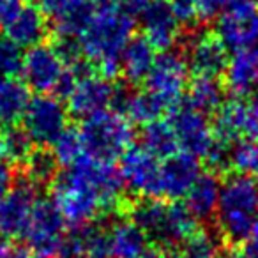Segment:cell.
<instances>
[{"instance_id":"6da1fadb","label":"cell","mask_w":258,"mask_h":258,"mask_svg":"<svg viewBox=\"0 0 258 258\" xmlns=\"http://www.w3.org/2000/svg\"><path fill=\"white\" fill-rule=\"evenodd\" d=\"M135 20L118 9L110 13H96L89 29L82 34L83 55L96 64V69L106 80L122 71V51L133 39Z\"/></svg>"},{"instance_id":"7a4b0ae2","label":"cell","mask_w":258,"mask_h":258,"mask_svg":"<svg viewBox=\"0 0 258 258\" xmlns=\"http://www.w3.org/2000/svg\"><path fill=\"white\" fill-rule=\"evenodd\" d=\"M221 237L233 247L242 246L258 223V179L233 173L223 182L216 212Z\"/></svg>"},{"instance_id":"3957f363","label":"cell","mask_w":258,"mask_h":258,"mask_svg":"<svg viewBox=\"0 0 258 258\" xmlns=\"http://www.w3.org/2000/svg\"><path fill=\"white\" fill-rule=\"evenodd\" d=\"M51 198L64 214L66 221L76 226H85L104 211L99 191L87 173L82 159L60 172L51 182Z\"/></svg>"},{"instance_id":"277c9868","label":"cell","mask_w":258,"mask_h":258,"mask_svg":"<svg viewBox=\"0 0 258 258\" xmlns=\"http://www.w3.org/2000/svg\"><path fill=\"white\" fill-rule=\"evenodd\" d=\"M85 154L99 161L113 163L122 158L133 145V127L131 122L120 113L103 111L82 122L80 127Z\"/></svg>"},{"instance_id":"5b68a950","label":"cell","mask_w":258,"mask_h":258,"mask_svg":"<svg viewBox=\"0 0 258 258\" xmlns=\"http://www.w3.org/2000/svg\"><path fill=\"white\" fill-rule=\"evenodd\" d=\"M69 110L53 94H36L23 115V129L34 144L51 145L68 129Z\"/></svg>"},{"instance_id":"8992f818","label":"cell","mask_w":258,"mask_h":258,"mask_svg":"<svg viewBox=\"0 0 258 258\" xmlns=\"http://www.w3.org/2000/svg\"><path fill=\"white\" fill-rule=\"evenodd\" d=\"M66 218L53 198H37L25 239L41 256H57L64 242Z\"/></svg>"},{"instance_id":"52a82bcc","label":"cell","mask_w":258,"mask_h":258,"mask_svg":"<svg viewBox=\"0 0 258 258\" xmlns=\"http://www.w3.org/2000/svg\"><path fill=\"white\" fill-rule=\"evenodd\" d=\"M168 122L175 131L177 142H179L182 152H187L195 158L207 156L216 137L214 129L209 124L205 113L198 111L184 99L179 101L175 106H172Z\"/></svg>"},{"instance_id":"ba28073f","label":"cell","mask_w":258,"mask_h":258,"mask_svg":"<svg viewBox=\"0 0 258 258\" xmlns=\"http://www.w3.org/2000/svg\"><path fill=\"white\" fill-rule=\"evenodd\" d=\"M125 189L144 198L161 197V165L144 145H131L120 158Z\"/></svg>"},{"instance_id":"9c48e42d","label":"cell","mask_w":258,"mask_h":258,"mask_svg":"<svg viewBox=\"0 0 258 258\" xmlns=\"http://www.w3.org/2000/svg\"><path fill=\"white\" fill-rule=\"evenodd\" d=\"M187 58L180 51H161L145 80L147 89L163 97L172 110V106L182 101V92L187 85Z\"/></svg>"},{"instance_id":"30bf717a","label":"cell","mask_w":258,"mask_h":258,"mask_svg":"<svg viewBox=\"0 0 258 258\" xmlns=\"http://www.w3.org/2000/svg\"><path fill=\"white\" fill-rule=\"evenodd\" d=\"M37 202L36 184L22 179L0 200V235L6 239L25 237Z\"/></svg>"},{"instance_id":"8fae6325","label":"cell","mask_w":258,"mask_h":258,"mask_svg":"<svg viewBox=\"0 0 258 258\" xmlns=\"http://www.w3.org/2000/svg\"><path fill=\"white\" fill-rule=\"evenodd\" d=\"M64 71L66 64L53 44L41 43L27 50L22 75L27 87L36 94H53Z\"/></svg>"},{"instance_id":"7c38bea8","label":"cell","mask_w":258,"mask_h":258,"mask_svg":"<svg viewBox=\"0 0 258 258\" xmlns=\"http://www.w3.org/2000/svg\"><path fill=\"white\" fill-rule=\"evenodd\" d=\"M111 94H113V83L104 76H89L76 83L73 94L68 97L69 115L76 118L94 117L97 113L106 111L111 106Z\"/></svg>"},{"instance_id":"4fadbf2b","label":"cell","mask_w":258,"mask_h":258,"mask_svg":"<svg viewBox=\"0 0 258 258\" xmlns=\"http://www.w3.org/2000/svg\"><path fill=\"white\" fill-rule=\"evenodd\" d=\"M202 175L198 158L187 152H177L161 165V195L177 202L186 198L193 184Z\"/></svg>"},{"instance_id":"5bb4252c","label":"cell","mask_w":258,"mask_h":258,"mask_svg":"<svg viewBox=\"0 0 258 258\" xmlns=\"http://www.w3.org/2000/svg\"><path fill=\"white\" fill-rule=\"evenodd\" d=\"M187 46V66L197 76L218 78L226 71L230 64L228 50L216 34H200L191 37Z\"/></svg>"},{"instance_id":"9a60e30c","label":"cell","mask_w":258,"mask_h":258,"mask_svg":"<svg viewBox=\"0 0 258 258\" xmlns=\"http://www.w3.org/2000/svg\"><path fill=\"white\" fill-rule=\"evenodd\" d=\"M140 20L145 37L151 41L156 50H172L173 43L177 41L179 22L173 16L168 0H151V4Z\"/></svg>"},{"instance_id":"2e32d148","label":"cell","mask_w":258,"mask_h":258,"mask_svg":"<svg viewBox=\"0 0 258 258\" xmlns=\"http://www.w3.org/2000/svg\"><path fill=\"white\" fill-rule=\"evenodd\" d=\"M221 186L214 172L202 173L186 197V205L193 216L202 221L214 218L221 198Z\"/></svg>"},{"instance_id":"e0dca14e","label":"cell","mask_w":258,"mask_h":258,"mask_svg":"<svg viewBox=\"0 0 258 258\" xmlns=\"http://www.w3.org/2000/svg\"><path fill=\"white\" fill-rule=\"evenodd\" d=\"M41 8L36 6H23V9L18 13L13 23L4 30L15 43H18L22 48L37 46L44 41L48 34L46 18Z\"/></svg>"},{"instance_id":"ac0fdd59","label":"cell","mask_w":258,"mask_h":258,"mask_svg":"<svg viewBox=\"0 0 258 258\" xmlns=\"http://www.w3.org/2000/svg\"><path fill=\"white\" fill-rule=\"evenodd\" d=\"M147 37H133L122 51V73L127 83H142L147 80L158 55Z\"/></svg>"},{"instance_id":"d6986e66","label":"cell","mask_w":258,"mask_h":258,"mask_svg":"<svg viewBox=\"0 0 258 258\" xmlns=\"http://www.w3.org/2000/svg\"><path fill=\"white\" fill-rule=\"evenodd\" d=\"M166 216H168V205L158 198H142L129 209V219L137 223L158 246H161L165 237Z\"/></svg>"},{"instance_id":"ffe728a7","label":"cell","mask_w":258,"mask_h":258,"mask_svg":"<svg viewBox=\"0 0 258 258\" xmlns=\"http://www.w3.org/2000/svg\"><path fill=\"white\" fill-rule=\"evenodd\" d=\"M247 122V104L240 99L225 101L223 106L216 111L214 117V137L221 142L233 145L235 142L242 140L246 135Z\"/></svg>"},{"instance_id":"44dd1931","label":"cell","mask_w":258,"mask_h":258,"mask_svg":"<svg viewBox=\"0 0 258 258\" xmlns=\"http://www.w3.org/2000/svg\"><path fill=\"white\" fill-rule=\"evenodd\" d=\"M225 82L237 99L251 94L258 85V58L247 51L233 53L225 71Z\"/></svg>"},{"instance_id":"7402d4cb","label":"cell","mask_w":258,"mask_h":258,"mask_svg":"<svg viewBox=\"0 0 258 258\" xmlns=\"http://www.w3.org/2000/svg\"><path fill=\"white\" fill-rule=\"evenodd\" d=\"M96 16L92 0H69V4L53 18V32L57 37H76L89 29Z\"/></svg>"},{"instance_id":"603a6c76","label":"cell","mask_w":258,"mask_h":258,"mask_svg":"<svg viewBox=\"0 0 258 258\" xmlns=\"http://www.w3.org/2000/svg\"><path fill=\"white\" fill-rule=\"evenodd\" d=\"M113 258H138L147 249L149 237L131 219H118L110 228Z\"/></svg>"},{"instance_id":"cb8c5ba5","label":"cell","mask_w":258,"mask_h":258,"mask_svg":"<svg viewBox=\"0 0 258 258\" xmlns=\"http://www.w3.org/2000/svg\"><path fill=\"white\" fill-rule=\"evenodd\" d=\"M30 89L16 78H0V124L15 125L30 103Z\"/></svg>"},{"instance_id":"d4e9b609","label":"cell","mask_w":258,"mask_h":258,"mask_svg":"<svg viewBox=\"0 0 258 258\" xmlns=\"http://www.w3.org/2000/svg\"><path fill=\"white\" fill-rule=\"evenodd\" d=\"M187 103L202 113H216L225 103V87L218 78L197 76L191 82L187 92Z\"/></svg>"},{"instance_id":"484cf974","label":"cell","mask_w":258,"mask_h":258,"mask_svg":"<svg viewBox=\"0 0 258 258\" xmlns=\"http://www.w3.org/2000/svg\"><path fill=\"white\" fill-rule=\"evenodd\" d=\"M142 145L156 158L166 159L179 152L175 131L168 120H154L142 129Z\"/></svg>"},{"instance_id":"4316f807","label":"cell","mask_w":258,"mask_h":258,"mask_svg":"<svg viewBox=\"0 0 258 258\" xmlns=\"http://www.w3.org/2000/svg\"><path fill=\"white\" fill-rule=\"evenodd\" d=\"M168 110H170V104L163 97H159L158 94L151 92L147 89V90H142V92L133 94L124 115L131 122H135V124L147 125L154 120H159V117Z\"/></svg>"},{"instance_id":"83f0119b","label":"cell","mask_w":258,"mask_h":258,"mask_svg":"<svg viewBox=\"0 0 258 258\" xmlns=\"http://www.w3.org/2000/svg\"><path fill=\"white\" fill-rule=\"evenodd\" d=\"M34 142L23 127L9 125L6 131L0 133V159H6L11 165L23 163L34 152Z\"/></svg>"},{"instance_id":"f1b7e54d","label":"cell","mask_w":258,"mask_h":258,"mask_svg":"<svg viewBox=\"0 0 258 258\" xmlns=\"http://www.w3.org/2000/svg\"><path fill=\"white\" fill-rule=\"evenodd\" d=\"M58 161L55 158L53 151L50 149H36L29 159L25 161L27 179H30L34 184H48L53 182L55 177L58 175Z\"/></svg>"},{"instance_id":"f546056e","label":"cell","mask_w":258,"mask_h":258,"mask_svg":"<svg viewBox=\"0 0 258 258\" xmlns=\"http://www.w3.org/2000/svg\"><path fill=\"white\" fill-rule=\"evenodd\" d=\"M177 258H223V254L216 235L207 230H197L189 239L180 244Z\"/></svg>"},{"instance_id":"4dcf8cb0","label":"cell","mask_w":258,"mask_h":258,"mask_svg":"<svg viewBox=\"0 0 258 258\" xmlns=\"http://www.w3.org/2000/svg\"><path fill=\"white\" fill-rule=\"evenodd\" d=\"M51 151H53L55 158H57L58 165L73 166L75 163H78L80 159L85 156V147H83L82 135H80V129L68 127L57 140L51 144Z\"/></svg>"},{"instance_id":"1f68e13d","label":"cell","mask_w":258,"mask_h":258,"mask_svg":"<svg viewBox=\"0 0 258 258\" xmlns=\"http://www.w3.org/2000/svg\"><path fill=\"white\" fill-rule=\"evenodd\" d=\"M83 233V258H113L110 230L90 223L82 226Z\"/></svg>"},{"instance_id":"d6a6232c","label":"cell","mask_w":258,"mask_h":258,"mask_svg":"<svg viewBox=\"0 0 258 258\" xmlns=\"http://www.w3.org/2000/svg\"><path fill=\"white\" fill-rule=\"evenodd\" d=\"M232 168L258 179V140L244 138L232 145Z\"/></svg>"},{"instance_id":"836d02e7","label":"cell","mask_w":258,"mask_h":258,"mask_svg":"<svg viewBox=\"0 0 258 258\" xmlns=\"http://www.w3.org/2000/svg\"><path fill=\"white\" fill-rule=\"evenodd\" d=\"M22 46L8 34H0V78H16L23 69Z\"/></svg>"},{"instance_id":"e575fe53","label":"cell","mask_w":258,"mask_h":258,"mask_svg":"<svg viewBox=\"0 0 258 258\" xmlns=\"http://www.w3.org/2000/svg\"><path fill=\"white\" fill-rule=\"evenodd\" d=\"M168 2L179 25L186 27V29H193L197 23L202 22L200 0H168Z\"/></svg>"},{"instance_id":"d590c367","label":"cell","mask_w":258,"mask_h":258,"mask_svg":"<svg viewBox=\"0 0 258 258\" xmlns=\"http://www.w3.org/2000/svg\"><path fill=\"white\" fill-rule=\"evenodd\" d=\"M205 161H207L211 172L214 173L230 168L232 166V145L216 138L212 147L209 149L207 156H205Z\"/></svg>"},{"instance_id":"8d00e7d4","label":"cell","mask_w":258,"mask_h":258,"mask_svg":"<svg viewBox=\"0 0 258 258\" xmlns=\"http://www.w3.org/2000/svg\"><path fill=\"white\" fill-rule=\"evenodd\" d=\"M53 46L57 50V53L60 55V58L64 60L66 68L75 66L76 62H80L83 58L82 44H80V39H76V37H57Z\"/></svg>"},{"instance_id":"74e56055","label":"cell","mask_w":258,"mask_h":258,"mask_svg":"<svg viewBox=\"0 0 258 258\" xmlns=\"http://www.w3.org/2000/svg\"><path fill=\"white\" fill-rule=\"evenodd\" d=\"M256 9L258 6L254 4V0H226L223 15L235 20H251L258 15Z\"/></svg>"},{"instance_id":"f35d334b","label":"cell","mask_w":258,"mask_h":258,"mask_svg":"<svg viewBox=\"0 0 258 258\" xmlns=\"http://www.w3.org/2000/svg\"><path fill=\"white\" fill-rule=\"evenodd\" d=\"M133 97V92L129 89L127 82H118L113 85V94H111V108L115 110V113H125L129 101Z\"/></svg>"},{"instance_id":"ab89813d","label":"cell","mask_w":258,"mask_h":258,"mask_svg":"<svg viewBox=\"0 0 258 258\" xmlns=\"http://www.w3.org/2000/svg\"><path fill=\"white\" fill-rule=\"evenodd\" d=\"M22 0H4L0 4V29L6 30L13 23V20L18 16V13L23 9Z\"/></svg>"},{"instance_id":"60d3db41","label":"cell","mask_w":258,"mask_h":258,"mask_svg":"<svg viewBox=\"0 0 258 258\" xmlns=\"http://www.w3.org/2000/svg\"><path fill=\"white\" fill-rule=\"evenodd\" d=\"M13 186H15L13 165L6 159H0V200L13 189Z\"/></svg>"},{"instance_id":"b9f144b4","label":"cell","mask_w":258,"mask_h":258,"mask_svg":"<svg viewBox=\"0 0 258 258\" xmlns=\"http://www.w3.org/2000/svg\"><path fill=\"white\" fill-rule=\"evenodd\" d=\"M240 51H247V53H251L253 57L258 58V15L247 23L244 48Z\"/></svg>"},{"instance_id":"7bdbcfd3","label":"cell","mask_w":258,"mask_h":258,"mask_svg":"<svg viewBox=\"0 0 258 258\" xmlns=\"http://www.w3.org/2000/svg\"><path fill=\"white\" fill-rule=\"evenodd\" d=\"M151 0H120L118 9L124 15H127L129 18H142V15L145 13V9L149 8Z\"/></svg>"},{"instance_id":"ee69618b","label":"cell","mask_w":258,"mask_h":258,"mask_svg":"<svg viewBox=\"0 0 258 258\" xmlns=\"http://www.w3.org/2000/svg\"><path fill=\"white\" fill-rule=\"evenodd\" d=\"M226 0H200V18L202 22L214 20L225 8Z\"/></svg>"},{"instance_id":"f6af8a7d","label":"cell","mask_w":258,"mask_h":258,"mask_svg":"<svg viewBox=\"0 0 258 258\" xmlns=\"http://www.w3.org/2000/svg\"><path fill=\"white\" fill-rule=\"evenodd\" d=\"M68 4H69V0H39L41 11L46 16H51V18H55Z\"/></svg>"},{"instance_id":"bcb514c9","label":"cell","mask_w":258,"mask_h":258,"mask_svg":"<svg viewBox=\"0 0 258 258\" xmlns=\"http://www.w3.org/2000/svg\"><path fill=\"white\" fill-rule=\"evenodd\" d=\"M0 258H32L29 249L23 246H4L0 249Z\"/></svg>"},{"instance_id":"7dc6e473","label":"cell","mask_w":258,"mask_h":258,"mask_svg":"<svg viewBox=\"0 0 258 258\" xmlns=\"http://www.w3.org/2000/svg\"><path fill=\"white\" fill-rule=\"evenodd\" d=\"M240 247H242V251L247 254V258H258V223H256V226H254L251 237Z\"/></svg>"},{"instance_id":"c3c4849f","label":"cell","mask_w":258,"mask_h":258,"mask_svg":"<svg viewBox=\"0 0 258 258\" xmlns=\"http://www.w3.org/2000/svg\"><path fill=\"white\" fill-rule=\"evenodd\" d=\"M96 13H110V11H118V4L120 0H92Z\"/></svg>"},{"instance_id":"681fc988","label":"cell","mask_w":258,"mask_h":258,"mask_svg":"<svg viewBox=\"0 0 258 258\" xmlns=\"http://www.w3.org/2000/svg\"><path fill=\"white\" fill-rule=\"evenodd\" d=\"M138 258H168V251L163 249L161 246H152L147 247Z\"/></svg>"},{"instance_id":"f907efd6","label":"cell","mask_w":258,"mask_h":258,"mask_svg":"<svg viewBox=\"0 0 258 258\" xmlns=\"http://www.w3.org/2000/svg\"><path fill=\"white\" fill-rule=\"evenodd\" d=\"M32 258H46V256H41V254H34Z\"/></svg>"},{"instance_id":"816d5d0a","label":"cell","mask_w":258,"mask_h":258,"mask_svg":"<svg viewBox=\"0 0 258 258\" xmlns=\"http://www.w3.org/2000/svg\"><path fill=\"white\" fill-rule=\"evenodd\" d=\"M254 90H256V96H254V97H256V99H258V85H256V89H254Z\"/></svg>"},{"instance_id":"f5cc1de1","label":"cell","mask_w":258,"mask_h":258,"mask_svg":"<svg viewBox=\"0 0 258 258\" xmlns=\"http://www.w3.org/2000/svg\"><path fill=\"white\" fill-rule=\"evenodd\" d=\"M2 2H4V0H0V4H2Z\"/></svg>"},{"instance_id":"db71d44e","label":"cell","mask_w":258,"mask_h":258,"mask_svg":"<svg viewBox=\"0 0 258 258\" xmlns=\"http://www.w3.org/2000/svg\"><path fill=\"white\" fill-rule=\"evenodd\" d=\"M22 2H27V0H22Z\"/></svg>"}]
</instances>
